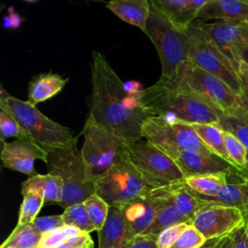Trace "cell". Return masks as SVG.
Instances as JSON below:
<instances>
[{"label": "cell", "mask_w": 248, "mask_h": 248, "mask_svg": "<svg viewBox=\"0 0 248 248\" xmlns=\"http://www.w3.org/2000/svg\"><path fill=\"white\" fill-rule=\"evenodd\" d=\"M91 84L88 116L125 141L142 139L141 127L150 117L140 103L142 88H128L97 50L92 53Z\"/></svg>", "instance_id": "6da1fadb"}, {"label": "cell", "mask_w": 248, "mask_h": 248, "mask_svg": "<svg viewBox=\"0 0 248 248\" xmlns=\"http://www.w3.org/2000/svg\"><path fill=\"white\" fill-rule=\"evenodd\" d=\"M140 103L150 116H162L188 124H218V110L195 95L179 88L174 81L160 78L142 88Z\"/></svg>", "instance_id": "7a4b0ae2"}, {"label": "cell", "mask_w": 248, "mask_h": 248, "mask_svg": "<svg viewBox=\"0 0 248 248\" xmlns=\"http://www.w3.org/2000/svg\"><path fill=\"white\" fill-rule=\"evenodd\" d=\"M0 87V109L18 122L28 141L47 154L55 150L77 147L78 137H75L69 128L49 119L28 101L11 96L2 85Z\"/></svg>", "instance_id": "3957f363"}, {"label": "cell", "mask_w": 248, "mask_h": 248, "mask_svg": "<svg viewBox=\"0 0 248 248\" xmlns=\"http://www.w3.org/2000/svg\"><path fill=\"white\" fill-rule=\"evenodd\" d=\"M155 46L161 62L162 78L171 80L188 61L189 42L185 30L176 28L150 0V14L144 32Z\"/></svg>", "instance_id": "277c9868"}, {"label": "cell", "mask_w": 248, "mask_h": 248, "mask_svg": "<svg viewBox=\"0 0 248 248\" xmlns=\"http://www.w3.org/2000/svg\"><path fill=\"white\" fill-rule=\"evenodd\" d=\"M83 144L80 149L88 181L95 183L117 161L124 150L121 138L97 124L87 116L81 131Z\"/></svg>", "instance_id": "5b68a950"}, {"label": "cell", "mask_w": 248, "mask_h": 248, "mask_svg": "<svg viewBox=\"0 0 248 248\" xmlns=\"http://www.w3.org/2000/svg\"><path fill=\"white\" fill-rule=\"evenodd\" d=\"M46 166L49 173L62 180V194L58 204L64 209L83 203L95 194L94 183L87 179L81 153L78 147L48 153Z\"/></svg>", "instance_id": "8992f818"}, {"label": "cell", "mask_w": 248, "mask_h": 248, "mask_svg": "<svg viewBox=\"0 0 248 248\" xmlns=\"http://www.w3.org/2000/svg\"><path fill=\"white\" fill-rule=\"evenodd\" d=\"M142 139L174 160L181 151L214 154L202 141L190 124L150 116L141 127Z\"/></svg>", "instance_id": "52a82bcc"}, {"label": "cell", "mask_w": 248, "mask_h": 248, "mask_svg": "<svg viewBox=\"0 0 248 248\" xmlns=\"http://www.w3.org/2000/svg\"><path fill=\"white\" fill-rule=\"evenodd\" d=\"M172 80L179 88L195 95L219 111L229 112L240 106L238 95L226 82L189 61L181 65Z\"/></svg>", "instance_id": "ba28073f"}, {"label": "cell", "mask_w": 248, "mask_h": 248, "mask_svg": "<svg viewBox=\"0 0 248 248\" xmlns=\"http://www.w3.org/2000/svg\"><path fill=\"white\" fill-rule=\"evenodd\" d=\"M124 152L151 188L165 187L184 179L175 162L145 140L125 141Z\"/></svg>", "instance_id": "9c48e42d"}, {"label": "cell", "mask_w": 248, "mask_h": 248, "mask_svg": "<svg viewBox=\"0 0 248 248\" xmlns=\"http://www.w3.org/2000/svg\"><path fill=\"white\" fill-rule=\"evenodd\" d=\"M185 32L189 42L188 61L222 79L239 97L240 79L234 64L201 30L199 25L193 24Z\"/></svg>", "instance_id": "30bf717a"}, {"label": "cell", "mask_w": 248, "mask_h": 248, "mask_svg": "<svg viewBox=\"0 0 248 248\" xmlns=\"http://www.w3.org/2000/svg\"><path fill=\"white\" fill-rule=\"evenodd\" d=\"M94 186L95 194L109 206H121L152 189L128 160L124 150L109 170L98 179Z\"/></svg>", "instance_id": "8fae6325"}, {"label": "cell", "mask_w": 248, "mask_h": 248, "mask_svg": "<svg viewBox=\"0 0 248 248\" xmlns=\"http://www.w3.org/2000/svg\"><path fill=\"white\" fill-rule=\"evenodd\" d=\"M170 194L169 185L152 188L121 205L126 222L125 238L131 240L142 234L154 221L158 211Z\"/></svg>", "instance_id": "7c38bea8"}, {"label": "cell", "mask_w": 248, "mask_h": 248, "mask_svg": "<svg viewBox=\"0 0 248 248\" xmlns=\"http://www.w3.org/2000/svg\"><path fill=\"white\" fill-rule=\"evenodd\" d=\"M197 25L237 69L248 49V19L212 21Z\"/></svg>", "instance_id": "4fadbf2b"}, {"label": "cell", "mask_w": 248, "mask_h": 248, "mask_svg": "<svg viewBox=\"0 0 248 248\" xmlns=\"http://www.w3.org/2000/svg\"><path fill=\"white\" fill-rule=\"evenodd\" d=\"M244 223L245 217L239 209L210 202L192 220V225L206 240L230 235Z\"/></svg>", "instance_id": "5bb4252c"}, {"label": "cell", "mask_w": 248, "mask_h": 248, "mask_svg": "<svg viewBox=\"0 0 248 248\" xmlns=\"http://www.w3.org/2000/svg\"><path fill=\"white\" fill-rule=\"evenodd\" d=\"M48 154L28 140H16L12 142L2 143L0 158L3 166L15 171L30 176L37 174L34 169L36 160H42L46 164Z\"/></svg>", "instance_id": "9a60e30c"}, {"label": "cell", "mask_w": 248, "mask_h": 248, "mask_svg": "<svg viewBox=\"0 0 248 248\" xmlns=\"http://www.w3.org/2000/svg\"><path fill=\"white\" fill-rule=\"evenodd\" d=\"M173 161L179 168L184 179L206 173L226 172L232 174L237 170L236 167L216 154L181 151Z\"/></svg>", "instance_id": "2e32d148"}, {"label": "cell", "mask_w": 248, "mask_h": 248, "mask_svg": "<svg viewBox=\"0 0 248 248\" xmlns=\"http://www.w3.org/2000/svg\"><path fill=\"white\" fill-rule=\"evenodd\" d=\"M208 0H151V3L178 29L193 25Z\"/></svg>", "instance_id": "e0dca14e"}, {"label": "cell", "mask_w": 248, "mask_h": 248, "mask_svg": "<svg viewBox=\"0 0 248 248\" xmlns=\"http://www.w3.org/2000/svg\"><path fill=\"white\" fill-rule=\"evenodd\" d=\"M242 19H248V0H208L194 24Z\"/></svg>", "instance_id": "ac0fdd59"}, {"label": "cell", "mask_w": 248, "mask_h": 248, "mask_svg": "<svg viewBox=\"0 0 248 248\" xmlns=\"http://www.w3.org/2000/svg\"><path fill=\"white\" fill-rule=\"evenodd\" d=\"M201 197L210 203L239 209L245 219L248 217V182L240 179L235 173L228 175L227 184L215 197Z\"/></svg>", "instance_id": "d6986e66"}, {"label": "cell", "mask_w": 248, "mask_h": 248, "mask_svg": "<svg viewBox=\"0 0 248 248\" xmlns=\"http://www.w3.org/2000/svg\"><path fill=\"white\" fill-rule=\"evenodd\" d=\"M106 6L123 21L145 32L150 14V0H112Z\"/></svg>", "instance_id": "ffe728a7"}, {"label": "cell", "mask_w": 248, "mask_h": 248, "mask_svg": "<svg viewBox=\"0 0 248 248\" xmlns=\"http://www.w3.org/2000/svg\"><path fill=\"white\" fill-rule=\"evenodd\" d=\"M68 78L55 73H44L34 77L28 85V102L36 106L57 95L66 85Z\"/></svg>", "instance_id": "44dd1931"}, {"label": "cell", "mask_w": 248, "mask_h": 248, "mask_svg": "<svg viewBox=\"0 0 248 248\" xmlns=\"http://www.w3.org/2000/svg\"><path fill=\"white\" fill-rule=\"evenodd\" d=\"M62 180L49 172L29 176L21 184V195L37 192L44 196L45 203H59L62 194Z\"/></svg>", "instance_id": "7402d4cb"}, {"label": "cell", "mask_w": 248, "mask_h": 248, "mask_svg": "<svg viewBox=\"0 0 248 248\" xmlns=\"http://www.w3.org/2000/svg\"><path fill=\"white\" fill-rule=\"evenodd\" d=\"M169 187L178 210L191 222L195 215L209 203L190 188L184 179L176 181Z\"/></svg>", "instance_id": "603a6c76"}, {"label": "cell", "mask_w": 248, "mask_h": 248, "mask_svg": "<svg viewBox=\"0 0 248 248\" xmlns=\"http://www.w3.org/2000/svg\"><path fill=\"white\" fill-rule=\"evenodd\" d=\"M99 232V248H113L126 233V222L120 206H109L108 217Z\"/></svg>", "instance_id": "cb8c5ba5"}, {"label": "cell", "mask_w": 248, "mask_h": 248, "mask_svg": "<svg viewBox=\"0 0 248 248\" xmlns=\"http://www.w3.org/2000/svg\"><path fill=\"white\" fill-rule=\"evenodd\" d=\"M182 223H187V224L192 225V222L190 220H188L185 216H183L182 213L178 210L177 206L174 203L172 195L170 193L168 200L164 203V205L158 211L152 224L142 234L150 235V236L157 238V235L163 230H165L170 226H173L176 224H182Z\"/></svg>", "instance_id": "d4e9b609"}, {"label": "cell", "mask_w": 248, "mask_h": 248, "mask_svg": "<svg viewBox=\"0 0 248 248\" xmlns=\"http://www.w3.org/2000/svg\"><path fill=\"white\" fill-rule=\"evenodd\" d=\"M218 114L217 125L225 132L235 136L248 149V109L238 106L229 112L218 110Z\"/></svg>", "instance_id": "484cf974"}, {"label": "cell", "mask_w": 248, "mask_h": 248, "mask_svg": "<svg viewBox=\"0 0 248 248\" xmlns=\"http://www.w3.org/2000/svg\"><path fill=\"white\" fill-rule=\"evenodd\" d=\"M228 173H206L185 178L187 185L203 197H215L227 184Z\"/></svg>", "instance_id": "4316f807"}, {"label": "cell", "mask_w": 248, "mask_h": 248, "mask_svg": "<svg viewBox=\"0 0 248 248\" xmlns=\"http://www.w3.org/2000/svg\"><path fill=\"white\" fill-rule=\"evenodd\" d=\"M190 126L209 150L230 162L224 144V130H222L217 124L193 123L190 124Z\"/></svg>", "instance_id": "83f0119b"}, {"label": "cell", "mask_w": 248, "mask_h": 248, "mask_svg": "<svg viewBox=\"0 0 248 248\" xmlns=\"http://www.w3.org/2000/svg\"><path fill=\"white\" fill-rule=\"evenodd\" d=\"M42 235L32 225H16L0 248H36Z\"/></svg>", "instance_id": "f1b7e54d"}, {"label": "cell", "mask_w": 248, "mask_h": 248, "mask_svg": "<svg viewBox=\"0 0 248 248\" xmlns=\"http://www.w3.org/2000/svg\"><path fill=\"white\" fill-rule=\"evenodd\" d=\"M23 199L19 207L18 220L16 225L32 223L45 203L44 196L37 192H28L22 195Z\"/></svg>", "instance_id": "f546056e"}, {"label": "cell", "mask_w": 248, "mask_h": 248, "mask_svg": "<svg viewBox=\"0 0 248 248\" xmlns=\"http://www.w3.org/2000/svg\"><path fill=\"white\" fill-rule=\"evenodd\" d=\"M83 203L95 231L100 232L108 217L109 205L97 194L90 196Z\"/></svg>", "instance_id": "4dcf8cb0"}, {"label": "cell", "mask_w": 248, "mask_h": 248, "mask_svg": "<svg viewBox=\"0 0 248 248\" xmlns=\"http://www.w3.org/2000/svg\"><path fill=\"white\" fill-rule=\"evenodd\" d=\"M62 217L65 225L75 226L87 233L95 231L84 203H78L65 208Z\"/></svg>", "instance_id": "1f68e13d"}, {"label": "cell", "mask_w": 248, "mask_h": 248, "mask_svg": "<svg viewBox=\"0 0 248 248\" xmlns=\"http://www.w3.org/2000/svg\"><path fill=\"white\" fill-rule=\"evenodd\" d=\"M224 144L229 161L237 169L243 168L247 161L248 151L245 145L229 132H225L224 134Z\"/></svg>", "instance_id": "d6a6232c"}, {"label": "cell", "mask_w": 248, "mask_h": 248, "mask_svg": "<svg viewBox=\"0 0 248 248\" xmlns=\"http://www.w3.org/2000/svg\"><path fill=\"white\" fill-rule=\"evenodd\" d=\"M8 138H16L17 140H27V138L18 124V122L9 113L0 109V140L4 143Z\"/></svg>", "instance_id": "836d02e7"}, {"label": "cell", "mask_w": 248, "mask_h": 248, "mask_svg": "<svg viewBox=\"0 0 248 248\" xmlns=\"http://www.w3.org/2000/svg\"><path fill=\"white\" fill-rule=\"evenodd\" d=\"M206 238L193 226L189 225L170 248H201Z\"/></svg>", "instance_id": "e575fe53"}, {"label": "cell", "mask_w": 248, "mask_h": 248, "mask_svg": "<svg viewBox=\"0 0 248 248\" xmlns=\"http://www.w3.org/2000/svg\"><path fill=\"white\" fill-rule=\"evenodd\" d=\"M191 224L182 223L170 226L163 230L156 238V244L158 248H170V246L177 240L184 230Z\"/></svg>", "instance_id": "d590c367"}, {"label": "cell", "mask_w": 248, "mask_h": 248, "mask_svg": "<svg viewBox=\"0 0 248 248\" xmlns=\"http://www.w3.org/2000/svg\"><path fill=\"white\" fill-rule=\"evenodd\" d=\"M33 227L41 233L45 234L51 231H54L58 228H61L65 225L62 214L60 215H51V216H42L37 217L32 222Z\"/></svg>", "instance_id": "8d00e7d4"}, {"label": "cell", "mask_w": 248, "mask_h": 248, "mask_svg": "<svg viewBox=\"0 0 248 248\" xmlns=\"http://www.w3.org/2000/svg\"><path fill=\"white\" fill-rule=\"evenodd\" d=\"M63 227L43 234L42 238L36 248H55V247H57L60 243H62L67 238L65 235Z\"/></svg>", "instance_id": "74e56055"}, {"label": "cell", "mask_w": 248, "mask_h": 248, "mask_svg": "<svg viewBox=\"0 0 248 248\" xmlns=\"http://www.w3.org/2000/svg\"><path fill=\"white\" fill-rule=\"evenodd\" d=\"M237 73L240 79L241 91L239 95L240 107L248 109V64L241 60L237 67Z\"/></svg>", "instance_id": "f35d334b"}, {"label": "cell", "mask_w": 248, "mask_h": 248, "mask_svg": "<svg viewBox=\"0 0 248 248\" xmlns=\"http://www.w3.org/2000/svg\"><path fill=\"white\" fill-rule=\"evenodd\" d=\"M127 248H158L156 238L150 235H137L132 238Z\"/></svg>", "instance_id": "ab89813d"}, {"label": "cell", "mask_w": 248, "mask_h": 248, "mask_svg": "<svg viewBox=\"0 0 248 248\" xmlns=\"http://www.w3.org/2000/svg\"><path fill=\"white\" fill-rule=\"evenodd\" d=\"M232 248H248V231L247 225L244 223L232 233Z\"/></svg>", "instance_id": "60d3db41"}, {"label": "cell", "mask_w": 248, "mask_h": 248, "mask_svg": "<svg viewBox=\"0 0 248 248\" xmlns=\"http://www.w3.org/2000/svg\"><path fill=\"white\" fill-rule=\"evenodd\" d=\"M63 230H64V232H65V235L67 238L78 236L85 232H82L81 230H79L78 228H77L75 226H71V225H64Z\"/></svg>", "instance_id": "b9f144b4"}, {"label": "cell", "mask_w": 248, "mask_h": 248, "mask_svg": "<svg viewBox=\"0 0 248 248\" xmlns=\"http://www.w3.org/2000/svg\"><path fill=\"white\" fill-rule=\"evenodd\" d=\"M232 244H233V239H232V234L231 233L230 235L223 237L214 248H232Z\"/></svg>", "instance_id": "7bdbcfd3"}, {"label": "cell", "mask_w": 248, "mask_h": 248, "mask_svg": "<svg viewBox=\"0 0 248 248\" xmlns=\"http://www.w3.org/2000/svg\"><path fill=\"white\" fill-rule=\"evenodd\" d=\"M235 174L242 180L244 181H247L248 182V151H247V161H246V164L243 168H240V169H237Z\"/></svg>", "instance_id": "ee69618b"}, {"label": "cell", "mask_w": 248, "mask_h": 248, "mask_svg": "<svg viewBox=\"0 0 248 248\" xmlns=\"http://www.w3.org/2000/svg\"><path fill=\"white\" fill-rule=\"evenodd\" d=\"M222 238H223V237L208 239V240H206V242H205L201 248H214Z\"/></svg>", "instance_id": "f6af8a7d"}, {"label": "cell", "mask_w": 248, "mask_h": 248, "mask_svg": "<svg viewBox=\"0 0 248 248\" xmlns=\"http://www.w3.org/2000/svg\"><path fill=\"white\" fill-rule=\"evenodd\" d=\"M129 242H130V240H128V239H126V238L124 237V238H123L121 241H119L113 248H127Z\"/></svg>", "instance_id": "bcb514c9"}, {"label": "cell", "mask_w": 248, "mask_h": 248, "mask_svg": "<svg viewBox=\"0 0 248 248\" xmlns=\"http://www.w3.org/2000/svg\"><path fill=\"white\" fill-rule=\"evenodd\" d=\"M55 248H77V247H75L73 244H71V243H69L66 239L62 242V243H60L57 247H55Z\"/></svg>", "instance_id": "7dc6e473"}, {"label": "cell", "mask_w": 248, "mask_h": 248, "mask_svg": "<svg viewBox=\"0 0 248 248\" xmlns=\"http://www.w3.org/2000/svg\"><path fill=\"white\" fill-rule=\"evenodd\" d=\"M242 60H244L247 64H248V49L244 52V54H243V57H242Z\"/></svg>", "instance_id": "c3c4849f"}, {"label": "cell", "mask_w": 248, "mask_h": 248, "mask_svg": "<svg viewBox=\"0 0 248 248\" xmlns=\"http://www.w3.org/2000/svg\"><path fill=\"white\" fill-rule=\"evenodd\" d=\"M245 223H246V225H247V231H248V217L245 219Z\"/></svg>", "instance_id": "681fc988"}]
</instances>
